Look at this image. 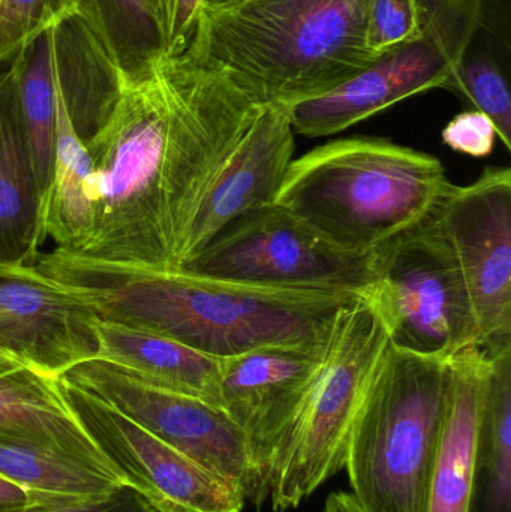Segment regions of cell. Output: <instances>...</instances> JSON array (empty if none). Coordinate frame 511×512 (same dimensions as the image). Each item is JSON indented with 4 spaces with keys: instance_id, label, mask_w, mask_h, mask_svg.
Returning <instances> with one entry per match:
<instances>
[{
    "instance_id": "cell-14",
    "label": "cell",
    "mask_w": 511,
    "mask_h": 512,
    "mask_svg": "<svg viewBox=\"0 0 511 512\" xmlns=\"http://www.w3.org/2000/svg\"><path fill=\"white\" fill-rule=\"evenodd\" d=\"M323 346H264L222 358L219 408L248 441L263 501L273 451L317 370Z\"/></svg>"
},
{
    "instance_id": "cell-21",
    "label": "cell",
    "mask_w": 511,
    "mask_h": 512,
    "mask_svg": "<svg viewBox=\"0 0 511 512\" xmlns=\"http://www.w3.org/2000/svg\"><path fill=\"white\" fill-rule=\"evenodd\" d=\"M99 360L219 408L222 358L203 354L177 340L101 319Z\"/></svg>"
},
{
    "instance_id": "cell-1",
    "label": "cell",
    "mask_w": 511,
    "mask_h": 512,
    "mask_svg": "<svg viewBox=\"0 0 511 512\" xmlns=\"http://www.w3.org/2000/svg\"><path fill=\"white\" fill-rule=\"evenodd\" d=\"M263 105L186 54L162 57L152 78L126 84L110 122L87 144L95 228L75 254L179 267L198 207Z\"/></svg>"
},
{
    "instance_id": "cell-12",
    "label": "cell",
    "mask_w": 511,
    "mask_h": 512,
    "mask_svg": "<svg viewBox=\"0 0 511 512\" xmlns=\"http://www.w3.org/2000/svg\"><path fill=\"white\" fill-rule=\"evenodd\" d=\"M464 276L486 352L511 345V170L450 186L434 213Z\"/></svg>"
},
{
    "instance_id": "cell-22",
    "label": "cell",
    "mask_w": 511,
    "mask_h": 512,
    "mask_svg": "<svg viewBox=\"0 0 511 512\" xmlns=\"http://www.w3.org/2000/svg\"><path fill=\"white\" fill-rule=\"evenodd\" d=\"M56 159L47 201V237L56 248L81 252L95 228V164L56 98Z\"/></svg>"
},
{
    "instance_id": "cell-25",
    "label": "cell",
    "mask_w": 511,
    "mask_h": 512,
    "mask_svg": "<svg viewBox=\"0 0 511 512\" xmlns=\"http://www.w3.org/2000/svg\"><path fill=\"white\" fill-rule=\"evenodd\" d=\"M18 78L21 111L32 147L36 176L45 206L56 159V92L51 71L47 30L36 36L12 60Z\"/></svg>"
},
{
    "instance_id": "cell-9",
    "label": "cell",
    "mask_w": 511,
    "mask_h": 512,
    "mask_svg": "<svg viewBox=\"0 0 511 512\" xmlns=\"http://www.w3.org/2000/svg\"><path fill=\"white\" fill-rule=\"evenodd\" d=\"M180 268L245 285L357 295L374 280L372 254L338 248L275 203L228 225Z\"/></svg>"
},
{
    "instance_id": "cell-26",
    "label": "cell",
    "mask_w": 511,
    "mask_h": 512,
    "mask_svg": "<svg viewBox=\"0 0 511 512\" xmlns=\"http://www.w3.org/2000/svg\"><path fill=\"white\" fill-rule=\"evenodd\" d=\"M447 89L458 92L494 123L497 137L511 150V95L497 63L488 56L465 57Z\"/></svg>"
},
{
    "instance_id": "cell-4",
    "label": "cell",
    "mask_w": 511,
    "mask_h": 512,
    "mask_svg": "<svg viewBox=\"0 0 511 512\" xmlns=\"http://www.w3.org/2000/svg\"><path fill=\"white\" fill-rule=\"evenodd\" d=\"M452 183L440 159L384 138L330 141L291 161L275 204L368 255L428 219Z\"/></svg>"
},
{
    "instance_id": "cell-23",
    "label": "cell",
    "mask_w": 511,
    "mask_h": 512,
    "mask_svg": "<svg viewBox=\"0 0 511 512\" xmlns=\"http://www.w3.org/2000/svg\"><path fill=\"white\" fill-rule=\"evenodd\" d=\"M77 14L104 45L126 84L155 75L165 57L158 0H78Z\"/></svg>"
},
{
    "instance_id": "cell-15",
    "label": "cell",
    "mask_w": 511,
    "mask_h": 512,
    "mask_svg": "<svg viewBox=\"0 0 511 512\" xmlns=\"http://www.w3.org/2000/svg\"><path fill=\"white\" fill-rule=\"evenodd\" d=\"M294 149L296 132L290 105H263L198 207L179 267L203 251L228 225L275 203Z\"/></svg>"
},
{
    "instance_id": "cell-10",
    "label": "cell",
    "mask_w": 511,
    "mask_h": 512,
    "mask_svg": "<svg viewBox=\"0 0 511 512\" xmlns=\"http://www.w3.org/2000/svg\"><path fill=\"white\" fill-rule=\"evenodd\" d=\"M62 379L113 406L216 477L234 484L246 501L263 504L260 474L248 441L218 406L158 387L99 358L78 364Z\"/></svg>"
},
{
    "instance_id": "cell-5",
    "label": "cell",
    "mask_w": 511,
    "mask_h": 512,
    "mask_svg": "<svg viewBox=\"0 0 511 512\" xmlns=\"http://www.w3.org/2000/svg\"><path fill=\"white\" fill-rule=\"evenodd\" d=\"M449 360L390 346L348 444L351 495L365 512H428L446 417Z\"/></svg>"
},
{
    "instance_id": "cell-11",
    "label": "cell",
    "mask_w": 511,
    "mask_h": 512,
    "mask_svg": "<svg viewBox=\"0 0 511 512\" xmlns=\"http://www.w3.org/2000/svg\"><path fill=\"white\" fill-rule=\"evenodd\" d=\"M62 382L80 426L108 465L165 512H240L246 498L234 484L165 444L140 424L87 391Z\"/></svg>"
},
{
    "instance_id": "cell-33",
    "label": "cell",
    "mask_w": 511,
    "mask_h": 512,
    "mask_svg": "<svg viewBox=\"0 0 511 512\" xmlns=\"http://www.w3.org/2000/svg\"><path fill=\"white\" fill-rule=\"evenodd\" d=\"M324 512H365L351 493L336 492L327 498Z\"/></svg>"
},
{
    "instance_id": "cell-8",
    "label": "cell",
    "mask_w": 511,
    "mask_h": 512,
    "mask_svg": "<svg viewBox=\"0 0 511 512\" xmlns=\"http://www.w3.org/2000/svg\"><path fill=\"white\" fill-rule=\"evenodd\" d=\"M491 0H416L420 38L395 48L336 89L290 105L303 137H329L432 89H447L485 24Z\"/></svg>"
},
{
    "instance_id": "cell-2",
    "label": "cell",
    "mask_w": 511,
    "mask_h": 512,
    "mask_svg": "<svg viewBox=\"0 0 511 512\" xmlns=\"http://www.w3.org/2000/svg\"><path fill=\"white\" fill-rule=\"evenodd\" d=\"M33 265L102 321L149 331L216 358L264 346H321L351 292L267 288L56 248Z\"/></svg>"
},
{
    "instance_id": "cell-16",
    "label": "cell",
    "mask_w": 511,
    "mask_h": 512,
    "mask_svg": "<svg viewBox=\"0 0 511 512\" xmlns=\"http://www.w3.org/2000/svg\"><path fill=\"white\" fill-rule=\"evenodd\" d=\"M488 375L489 355L480 346H470L449 360L446 417L428 512H474L477 436Z\"/></svg>"
},
{
    "instance_id": "cell-13",
    "label": "cell",
    "mask_w": 511,
    "mask_h": 512,
    "mask_svg": "<svg viewBox=\"0 0 511 512\" xmlns=\"http://www.w3.org/2000/svg\"><path fill=\"white\" fill-rule=\"evenodd\" d=\"M95 310L35 265L0 264V354L51 378L99 358Z\"/></svg>"
},
{
    "instance_id": "cell-35",
    "label": "cell",
    "mask_w": 511,
    "mask_h": 512,
    "mask_svg": "<svg viewBox=\"0 0 511 512\" xmlns=\"http://www.w3.org/2000/svg\"><path fill=\"white\" fill-rule=\"evenodd\" d=\"M2 2H3V0H0V6H2Z\"/></svg>"
},
{
    "instance_id": "cell-31",
    "label": "cell",
    "mask_w": 511,
    "mask_h": 512,
    "mask_svg": "<svg viewBox=\"0 0 511 512\" xmlns=\"http://www.w3.org/2000/svg\"><path fill=\"white\" fill-rule=\"evenodd\" d=\"M26 512H165L150 502L146 496L132 489L131 486L117 487L110 495L99 501L75 505V507L47 510V508L32 507Z\"/></svg>"
},
{
    "instance_id": "cell-24",
    "label": "cell",
    "mask_w": 511,
    "mask_h": 512,
    "mask_svg": "<svg viewBox=\"0 0 511 512\" xmlns=\"http://www.w3.org/2000/svg\"><path fill=\"white\" fill-rule=\"evenodd\" d=\"M476 448L474 512H511V345L488 352Z\"/></svg>"
},
{
    "instance_id": "cell-29",
    "label": "cell",
    "mask_w": 511,
    "mask_h": 512,
    "mask_svg": "<svg viewBox=\"0 0 511 512\" xmlns=\"http://www.w3.org/2000/svg\"><path fill=\"white\" fill-rule=\"evenodd\" d=\"M441 137L453 152L486 158L494 152L497 131L486 114L471 110L453 117L443 129Z\"/></svg>"
},
{
    "instance_id": "cell-3",
    "label": "cell",
    "mask_w": 511,
    "mask_h": 512,
    "mask_svg": "<svg viewBox=\"0 0 511 512\" xmlns=\"http://www.w3.org/2000/svg\"><path fill=\"white\" fill-rule=\"evenodd\" d=\"M371 0H206L186 56L261 104L317 98L365 71Z\"/></svg>"
},
{
    "instance_id": "cell-19",
    "label": "cell",
    "mask_w": 511,
    "mask_h": 512,
    "mask_svg": "<svg viewBox=\"0 0 511 512\" xmlns=\"http://www.w3.org/2000/svg\"><path fill=\"white\" fill-rule=\"evenodd\" d=\"M0 477L47 510L99 501L123 486L119 475L57 445L0 433Z\"/></svg>"
},
{
    "instance_id": "cell-20",
    "label": "cell",
    "mask_w": 511,
    "mask_h": 512,
    "mask_svg": "<svg viewBox=\"0 0 511 512\" xmlns=\"http://www.w3.org/2000/svg\"><path fill=\"white\" fill-rule=\"evenodd\" d=\"M0 433L57 445L114 472L75 418L60 379L0 354Z\"/></svg>"
},
{
    "instance_id": "cell-17",
    "label": "cell",
    "mask_w": 511,
    "mask_h": 512,
    "mask_svg": "<svg viewBox=\"0 0 511 512\" xmlns=\"http://www.w3.org/2000/svg\"><path fill=\"white\" fill-rule=\"evenodd\" d=\"M45 239L47 206L11 63L0 72V264L32 265Z\"/></svg>"
},
{
    "instance_id": "cell-7",
    "label": "cell",
    "mask_w": 511,
    "mask_h": 512,
    "mask_svg": "<svg viewBox=\"0 0 511 512\" xmlns=\"http://www.w3.org/2000/svg\"><path fill=\"white\" fill-rule=\"evenodd\" d=\"M434 213L372 252L374 280L360 297L380 316L390 346L450 360L480 346V330L461 268Z\"/></svg>"
},
{
    "instance_id": "cell-34",
    "label": "cell",
    "mask_w": 511,
    "mask_h": 512,
    "mask_svg": "<svg viewBox=\"0 0 511 512\" xmlns=\"http://www.w3.org/2000/svg\"><path fill=\"white\" fill-rule=\"evenodd\" d=\"M170 2L171 0H158L159 12H161L162 18V26H164V35L165 26H167L168 12H170Z\"/></svg>"
},
{
    "instance_id": "cell-28",
    "label": "cell",
    "mask_w": 511,
    "mask_h": 512,
    "mask_svg": "<svg viewBox=\"0 0 511 512\" xmlns=\"http://www.w3.org/2000/svg\"><path fill=\"white\" fill-rule=\"evenodd\" d=\"M420 38L416 0H371L366 47L372 56L384 54Z\"/></svg>"
},
{
    "instance_id": "cell-6",
    "label": "cell",
    "mask_w": 511,
    "mask_h": 512,
    "mask_svg": "<svg viewBox=\"0 0 511 512\" xmlns=\"http://www.w3.org/2000/svg\"><path fill=\"white\" fill-rule=\"evenodd\" d=\"M389 348L380 316L357 297L336 312L317 370L285 427L266 477L275 512L299 507L345 468L363 400Z\"/></svg>"
},
{
    "instance_id": "cell-32",
    "label": "cell",
    "mask_w": 511,
    "mask_h": 512,
    "mask_svg": "<svg viewBox=\"0 0 511 512\" xmlns=\"http://www.w3.org/2000/svg\"><path fill=\"white\" fill-rule=\"evenodd\" d=\"M35 507L24 490L0 477V512H26Z\"/></svg>"
},
{
    "instance_id": "cell-30",
    "label": "cell",
    "mask_w": 511,
    "mask_h": 512,
    "mask_svg": "<svg viewBox=\"0 0 511 512\" xmlns=\"http://www.w3.org/2000/svg\"><path fill=\"white\" fill-rule=\"evenodd\" d=\"M204 2L206 0H171L165 26V56H182L188 51Z\"/></svg>"
},
{
    "instance_id": "cell-18",
    "label": "cell",
    "mask_w": 511,
    "mask_h": 512,
    "mask_svg": "<svg viewBox=\"0 0 511 512\" xmlns=\"http://www.w3.org/2000/svg\"><path fill=\"white\" fill-rule=\"evenodd\" d=\"M54 92L84 144L108 125L126 81L95 33L75 12L47 29Z\"/></svg>"
},
{
    "instance_id": "cell-27",
    "label": "cell",
    "mask_w": 511,
    "mask_h": 512,
    "mask_svg": "<svg viewBox=\"0 0 511 512\" xmlns=\"http://www.w3.org/2000/svg\"><path fill=\"white\" fill-rule=\"evenodd\" d=\"M78 0H3L0 6V63H11L21 48L77 12Z\"/></svg>"
}]
</instances>
